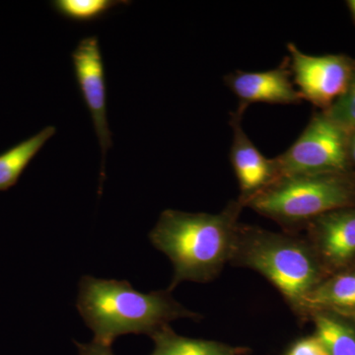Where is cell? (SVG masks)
I'll list each match as a JSON object with an SVG mask.
<instances>
[{
    "label": "cell",
    "instance_id": "cell-13",
    "mask_svg": "<svg viewBox=\"0 0 355 355\" xmlns=\"http://www.w3.org/2000/svg\"><path fill=\"white\" fill-rule=\"evenodd\" d=\"M310 318L328 355H355V326L349 319L331 311H318Z\"/></svg>",
    "mask_w": 355,
    "mask_h": 355
},
{
    "label": "cell",
    "instance_id": "cell-4",
    "mask_svg": "<svg viewBox=\"0 0 355 355\" xmlns=\"http://www.w3.org/2000/svg\"><path fill=\"white\" fill-rule=\"evenodd\" d=\"M243 205L292 233L331 210L354 207L355 172L280 177Z\"/></svg>",
    "mask_w": 355,
    "mask_h": 355
},
{
    "label": "cell",
    "instance_id": "cell-10",
    "mask_svg": "<svg viewBox=\"0 0 355 355\" xmlns=\"http://www.w3.org/2000/svg\"><path fill=\"white\" fill-rule=\"evenodd\" d=\"M244 114L245 110L238 107L230 120L233 130L230 161L241 191L238 200L242 205L277 180L273 158L263 156L242 127Z\"/></svg>",
    "mask_w": 355,
    "mask_h": 355
},
{
    "label": "cell",
    "instance_id": "cell-7",
    "mask_svg": "<svg viewBox=\"0 0 355 355\" xmlns=\"http://www.w3.org/2000/svg\"><path fill=\"white\" fill-rule=\"evenodd\" d=\"M77 86L87 107L101 147V176H105L107 153L112 147V132L107 119V87L104 60L98 37L84 38L71 53Z\"/></svg>",
    "mask_w": 355,
    "mask_h": 355
},
{
    "label": "cell",
    "instance_id": "cell-18",
    "mask_svg": "<svg viewBox=\"0 0 355 355\" xmlns=\"http://www.w3.org/2000/svg\"><path fill=\"white\" fill-rule=\"evenodd\" d=\"M77 347L79 349V355H114L111 347L96 343L94 340L87 345L77 343Z\"/></svg>",
    "mask_w": 355,
    "mask_h": 355
},
{
    "label": "cell",
    "instance_id": "cell-9",
    "mask_svg": "<svg viewBox=\"0 0 355 355\" xmlns=\"http://www.w3.org/2000/svg\"><path fill=\"white\" fill-rule=\"evenodd\" d=\"M224 83L239 99V108L244 110L254 103L298 105L303 101L292 79L288 57L277 69L266 71L236 70L224 77Z\"/></svg>",
    "mask_w": 355,
    "mask_h": 355
},
{
    "label": "cell",
    "instance_id": "cell-3",
    "mask_svg": "<svg viewBox=\"0 0 355 355\" xmlns=\"http://www.w3.org/2000/svg\"><path fill=\"white\" fill-rule=\"evenodd\" d=\"M230 263L263 275L299 317L308 294L330 275L307 240L243 224Z\"/></svg>",
    "mask_w": 355,
    "mask_h": 355
},
{
    "label": "cell",
    "instance_id": "cell-17",
    "mask_svg": "<svg viewBox=\"0 0 355 355\" xmlns=\"http://www.w3.org/2000/svg\"><path fill=\"white\" fill-rule=\"evenodd\" d=\"M286 355H328L323 343L316 335L297 340Z\"/></svg>",
    "mask_w": 355,
    "mask_h": 355
},
{
    "label": "cell",
    "instance_id": "cell-21",
    "mask_svg": "<svg viewBox=\"0 0 355 355\" xmlns=\"http://www.w3.org/2000/svg\"><path fill=\"white\" fill-rule=\"evenodd\" d=\"M343 316H345L347 318V319H349L350 321H352V323L354 324L355 326V312L350 313V314L343 315Z\"/></svg>",
    "mask_w": 355,
    "mask_h": 355
},
{
    "label": "cell",
    "instance_id": "cell-20",
    "mask_svg": "<svg viewBox=\"0 0 355 355\" xmlns=\"http://www.w3.org/2000/svg\"><path fill=\"white\" fill-rule=\"evenodd\" d=\"M347 6L349 7L350 15L355 25V0H349L347 1Z\"/></svg>",
    "mask_w": 355,
    "mask_h": 355
},
{
    "label": "cell",
    "instance_id": "cell-16",
    "mask_svg": "<svg viewBox=\"0 0 355 355\" xmlns=\"http://www.w3.org/2000/svg\"><path fill=\"white\" fill-rule=\"evenodd\" d=\"M324 113L347 132L355 130V73L345 94Z\"/></svg>",
    "mask_w": 355,
    "mask_h": 355
},
{
    "label": "cell",
    "instance_id": "cell-6",
    "mask_svg": "<svg viewBox=\"0 0 355 355\" xmlns=\"http://www.w3.org/2000/svg\"><path fill=\"white\" fill-rule=\"evenodd\" d=\"M292 79L303 100L324 112L349 88L355 60L345 55H310L294 43L287 44Z\"/></svg>",
    "mask_w": 355,
    "mask_h": 355
},
{
    "label": "cell",
    "instance_id": "cell-11",
    "mask_svg": "<svg viewBox=\"0 0 355 355\" xmlns=\"http://www.w3.org/2000/svg\"><path fill=\"white\" fill-rule=\"evenodd\" d=\"M318 311L347 315L355 312V270H345L329 275L303 301L301 318Z\"/></svg>",
    "mask_w": 355,
    "mask_h": 355
},
{
    "label": "cell",
    "instance_id": "cell-14",
    "mask_svg": "<svg viewBox=\"0 0 355 355\" xmlns=\"http://www.w3.org/2000/svg\"><path fill=\"white\" fill-rule=\"evenodd\" d=\"M155 343L151 355H243L245 349L214 340H196L177 335L170 326L151 336Z\"/></svg>",
    "mask_w": 355,
    "mask_h": 355
},
{
    "label": "cell",
    "instance_id": "cell-12",
    "mask_svg": "<svg viewBox=\"0 0 355 355\" xmlns=\"http://www.w3.org/2000/svg\"><path fill=\"white\" fill-rule=\"evenodd\" d=\"M55 132V127L44 128L37 135L0 154V191L9 190L17 184L26 168Z\"/></svg>",
    "mask_w": 355,
    "mask_h": 355
},
{
    "label": "cell",
    "instance_id": "cell-19",
    "mask_svg": "<svg viewBox=\"0 0 355 355\" xmlns=\"http://www.w3.org/2000/svg\"><path fill=\"white\" fill-rule=\"evenodd\" d=\"M349 156L350 163L355 171V130L349 132Z\"/></svg>",
    "mask_w": 355,
    "mask_h": 355
},
{
    "label": "cell",
    "instance_id": "cell-1",
    "mask_svg": "<svg viewBox=\"0 0 355 355\" xmlns=\"http://www.w3.org/2000/svg\"><path fill=\"white\" fill-rule=\"evenodd\" d=\"M243 209L237 200L216 214L174 209L161 214L149 239L174 266L168 291L183 282H209L218 277L232 257Z\"/></svg>",
    "mask_w": 355,
    "mask_h": 355
},
{
    "label": "cell",
    "instance_id": "cell-15",
    "mask_svg": "<svg viewBox=\"0 0 355 355\" xmlns=\"http://www.w3.org/2000/svg\"><path fill=\"white\" fill-rule=\"evenodd\" d=\"M130 1L120 0H55L51 2L53 10L73 22H92L103 17L108 11Z\"/></svg>",
    "mask_w": 355,
    "mask_h": 355
},
{
    "label": "cell",
    "instance_id": "cell-5",
    "mask_svg": "<svg viewBox=\"0 0 355 355\" xmlns=\"http://www.w3.org/2000/svg\"><path fill=\"white\" fill-rule=\"evenodd\" d=\"M273 161L277 179L299 174L355 172L349 156V132L322 111L313 114L297 140Z\"/></svg>",
    "mask_w": 355,
    "mask_h": 355
},
{
    "label": "cell",
    "instance_id": "cell-2",
    "mask_svg": "<svg viewBox=\"0 0 355 355\" xmlns=\"http://www.w3.org/2000/svg\"><path fill=\"white\" fill-rule=\"evenodd\" d=\"M77 309L94 333V342L111 347L119 336L144 334L153 336L182 318L197 320L172 297L171 291L142 293L127 280L98 279L85 275L79 282Z\"/></svg>",
    "mask_w": 355,
    "mask_h": 355
},
{
    "label": "cell",
    "instance_id": "cell-8",
    "mask_svg": "<svg viewBox=\"0 0 355 355\" xmlns=\"http://www.w3.org/2000/svg\"><path fill=\"white\" fill-rule=\"evenodd\" d=\"M305 228L307 241L329 275L349 270L355 261V205L322 214Z\"/></svg>",
    "mask_w": 355,
    "mask_h": 355
}]
</instances>
